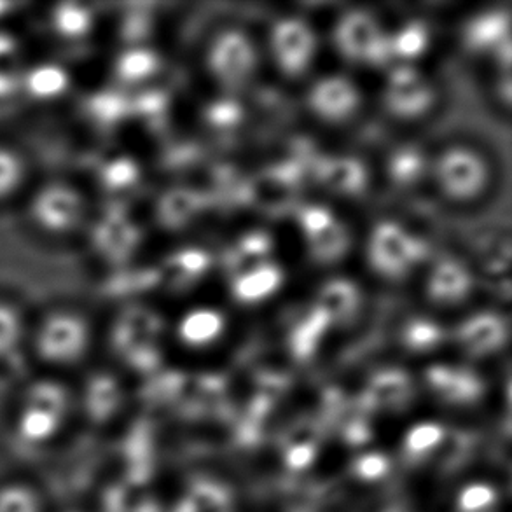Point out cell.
<instances>
[{
  "label": "cell",
  "instance_id": "1",
  "mask_svg": "<svg viewBox=\"0 0 512 512\" xmlns=\"http://www.w3.org/2000/svg\"><path fill=\"white\" fill-rule=\"evenodd\" d=\"M27 221L37 235L67 240L83 233L91 221L90 198L72 180H42L28 196Z\"/></svg>",
  "mask_w": 512,
  "mask_h": 512
},
{
  "label": "cell",
  "instance_id": "2",
  "mask_svg": "<svg viewBox=\"0 0 512 512\" xmlns=\"http://www.w3.org/2000/svg\"><path fill=\"white\" fill-rule=\"evenodd\" d=\"M30 343L39 359L55 366H72L90 352L93 327L76 308H53L30 326Z\"/></svg>",
  "mask_w": 512,
  "mask_h": 512
},
{
  "label": "cell",
  "instance_id": "3",
  "mask_svg": "<svg viewBox=\"0 0 512 512\" xmlns=\"http://www.w3.org/2000/svg\"><path fill=\"white\" fill-rule=\"evenodd\" d=\"M369 263L385 278H402L425 256V245L401 224L380 222L369 238Z\"/></svg>",
  "mask_w": 512,
  "mask_h": 512
},
{
  "label": "cell",
  "instance_id": "4",
  "mask_svg": "<svg viewBox=\"0 0 512 512\" xmlns=\"http://www.w3.org/2000/svg\"><path fill=\"white\" fill-rule=\"evenodd\" d=\"M434 175L437 186L450 200L469 201L485 189L490 172L481 154L455 146L437 158Z\"/></svg>",
  "mask_w": 512,
  "mask_h": 512
},
{
  "label": "cell",
  "instance_id": "5",
  "mask_svg": "<svg viewBox=\"0 0 512 512\" xmlns=\"http://www.w3.org/2000/svg\"><path fill=\"white\" fill-rule=\"evenodd\" d=\"M334 41L346 60L381 65L390 55V44L371 14L352 11L336 25Z\"/></svg>",
  "mask_w": 512,
  "mask_h": 512
},
{
  "label": "cell",
  "instance_id": "6",
  "mask_svg": "<svg viewBox=\"0 0 512 512\" xmlns=\"http://www.w3.org/2000/svg\"><path fill=\"white\" fill-rule=\"evenodd\" d=\"M208 69L224 86H242L257 69L254 42L242 30H224L208 49Z\"/></svg>",
  "mask_w": 512,
  "mask_h": 512
},
{
  "label": "cell",
  "instance_id": "7",
  "mask_svg": "<svg viewBox=\"0 0 512 512\" xmlns=\"http://www.w3.org/2000/svg\"><path fill=\"white\" fill-rule=\"evenodd\" d=\"M298 221L310 254L317 263H338L346 256L350 249V235L345 224L331 210L308 205L299 210Z\"/></svg>",
  "mask_w": 512,
  "mask_h": 512
},
{
  "label": "cell",
  "instance_id": "8",
  "mask_svg": "<svg viewBox=\"0 0 512 512\" xmlns=\"http://www.w3.org/2000/svg\"><path fill=\"white\" fill-rule=\"evenodd\" d=\"M161 319L146 306H130L112 327V341L118 352L135 360H149L161 334Z\"/></svg>",
  "mask_w": 512,
  "mask_h": 512
},
{
  "label": "cell",
  "instance_id": "9",
  "mask_svg": "<svg viewBox=\"0 0 512 512\" xmlns=\"http://www.w3.org/2000/svg\"><path fill=\"white\" fill-rule=\"evenodd\" d=\"M271 49L282 72L298 77L312 65L317 39L305 21L287 18L273 27Z\"/></svg>",
  "mask_w": 512,
  "mask_h": 512
},
{
  "label": "cell",
  "instance_id": "10",
  "mask_svg": "<svg viewBox=\"0 0 512 512\" xmlns=\"http://www.w3.org/2000/svg\"><path fill=\"white\" fill-rule=\"evenodd\" d=\"M84 231L90 235V247L109 261H126L137 249L140 233L123 210L109 208L98 221L88 222Z\"/></svg>",
  "mask_w": 512,
  "mask_h": 512
},
{
  "label": "cell",
  "instance_id": "11",
  "mask_svg": "<svg viewBox=\"0 0 512 512\" xmlns=\"http://www.w3.org/2000/svg\"><path fill=\"white\" fill-rule=\"evenodd\" d=\"M434 104V90L429 81L413 67L402 65L392 70L385 90L388 111L401 119L423 116Z\"/></svg>",
  "mask_w": 512,
  "mask_h": 512
},
{
  "label": "cell",
  "instance_id": "12",
  "mask_svg": "<svg viewBox=\"0 0 512 512\" xmlns=\"http://www.w3.org/2000/svg\"><path fill=\"white\" fill-rule=\"evenodd\" d=\"M74 90V76L65 63L58 60H41L27 63L21 83V98L30 104H62Z\"/></svg>",
  "mask_w": 512,
  "mask_h": 512
},
{
  "label": "cell",
  "instance_id": "13",
  "mask_svg": "<svg viewBox=\"0 0 512 512\" xmlns=\"http://www.w3.org/2000/svg\"><path fill=\"white\" fill-rule=\"evenodd\" d=\"M308 104L320 119L341 123L352 118L359 109L360 93L346 77H324L313 84L308 93Z\"/></svg>",
  "mask_w": 512,
  "mask_h": 512
},
{
  "label": "cell",
  "instance_id": "14",
  "mask_svg": "<svg viewBox=\"0 0 512 512\" xmlns=\"http://www.w3.org/2000/svg\"><path fill=\"white\" fill-rule=\"evenodd\" d=\"M95 13L84 4H58L46 14V28L56 44L77 48L90 41L95 30Z\"/></svg>",
  "mask_w": 512,
  "mask_h": 512
},
{
  "label": "cell",
  "instance_id": "15",
  "mask_svg": "<svg viewBox=\"0 0 512 512\" xmlns=\"http://www.w3.org/2000/svg\"><path fill=\"white\" fill-rule=\"evenodd\" d=\"M471 271L457 259H441L430 271L427 292L437 305L450 306L462 303L472 291Z\"/></svg>",
  "mask_w": 512,
  "mask_h": 512
},
{
  "label": "cell",
  "instance_id": "16",
  "mask_svg": "<svg viewBox=\"0 0 512 512\" xmlns=\"http://www.w3.org/2000/svg\"><path fill=\"white\" fill-rule=\"evenodd\" d=\"M465 44L472 51H497L506 65H509V16L500 11H493L474 18L469 27L465 28Z\"/></svg>",
  "mask_w": 512,
  "mask_h": 512
},
{
  "label": "cell",
  "instance_id": "17",
  "mask_svg": "<svg viewBox=\"0 0 512 512\" xmlns=\"http://www.w3.org/2000/svg\"><path fill=\"white\" fill-rule=\"evenodd\" d=\"M317 180L331 193L359 196L366 191L367 170L352 156H334L319 161Z\"/></svg>",
  "mask_w": 512,
  "mask_h": 512
},
{
  "label": "cell",
  "instance_id": "18",
  "mask_svg": "<svg viewBox=\"0 0 512 512\" xmlns=\"http://www.w3.org/2000/svg\"><path fill=\"white\" fill-rule=\"evenodd\" d=\"M458 341L472 355L497 352L507 340L506 322L495 313H478L458 327Z\"/></svg>",
  "mask_w": 512,
  "mask_h": 512
},
{
  "label": "cell",
  "instance_id": "19",
  "mask_svg": "<svg viewBox=\"0 0 512 512\" xmlns=\"http://www.w3.org/2000/svg\"><path fill=\"white\" fill-rule=\"evenodd\" d=\"M315 306L331 324H348L359 313V287L348 278H333L320 289Z\"/></svg>",
  "mask_w": 512,
  "mask_h": 512
},
{
  "label": "cell",
  "instance_id": "20",
  "mask_svg": "<svg viewBox=\"0 0 512 512\" xmlns=\"http://www.w3.org/2000/svg\"><path fill=\"white\" fill-rule=\"evenodd\" d=\"M284 282V273L277 264L266 261L233 278V294L240 303L254 305L270 298Z\"/></svg>",
  "mask_w": 512,
  "mask_h": 512
},
{
  "label": "cell",
  "instance_id": "21",
  "mask_svg": "<svg viewBox=\"0 0 512 512\" xmlns=\"http://www.w3.org/2000/svg\"><path fill=\"white\" fill-rule=\"evenodd\" d=\"M130 112L132 104L118 90L97 91L84 98V119L98 132H111L112 128H116Z\"/></svg>",
  "mask_w": 512,
  "mask_h": 512
},
{
  "label": "cell",
  "instance_id": "22",
  "mask_svg": "<svg viewBox=\"0 0 512 512\" xmlns=\"http://www.w3.org/2000/svg\"><path fill=\"white\" fill-rule=\"evenodd\" d=\"M205 207L203 194L189 187H173L161 196L156 205V217L168 229L184 228Z\"/></svg>",
  "mask_w": 512,
  "mask_h": 512
},
{
  "label": "cell",
  "instance_id": "23",
  "mask_svg": "<svg viewBox=\"0 0 512 512\" xmlns=\"http://www.w3.org/2000/svg\"><path fill=\"white\" fill-rule=\"evenodd\" d=\"M158 70L160 58L153 49L132 46L116 56L112 63V79L119 88H128L146 83Z\"/></svg>",
  "mask_w": 512,
  "mask_h": 512
},
{
  "label": "cell",
  "instance_id": "24",
  "mask_svg": "<svg viewBox=\"0 0 512 512\" xmlns=\"http://www.w3.org/2000/svg\"><path fill=\"white\" fill-rule=\"evenodd\" d=\"M296 182L289 173L278 168L273 172L264 173L250 186V198L261 208L282 210L294 198Z\"/></svg>",
  "mask_w": 512,
  "mask_h": 512
},
{
  "label": "cell",
  "instance_id": "25",
  "mask_svg": "<svg viewBox=\"0 0 512 512\" xmlns=\"http://www.w3.org/2000/svg\"><path fill=\"white\" fill-rule=\"evenodd\" d=\"M427 376L437 394L443 395L448 401H472L481 390L476 376L455 367H432Z\"/></svg>",
  "mask_w": 512,
  "mask_h": 512
},
{
  "label": "cell",
  "instance_id": "26",
  "mask_svg": "<svg viewBox=\"0 0 512 512\" xmlns=\"http://www.w3.org/2000/svg\"><path fill=\"white\" fill-rule=\"evenodd\" d=\"M224 326L222 313L212 308H196L180 320V340L191 346L210 345L221 336Z\"/></svg>",
  "mask_w": 512,
  "mask_h": 512
},
{
  "label": "cell",
  "instance_id": "27",
  "mask_svg": "<svg viewBox=\"0 0 512 512\" xmlns=\"http://www.w3.org/2000/svg\"><path fill=\"white\" fill-rule=\"evenodd\" d=\"M140 170L128 156H116L97 168V186L107 196L126 193L139 182Z\"/></svg>",
  "mask_w": 512,
  "mask_h": 512
},
{
  "label": "cell",
  "instance_id": "28",
  "mask_svg": "<svg viewBox=\"0 0 512 512\" xmlns=\"http://www.w3.org/2000/svg\"><path fill=\"white\" fill-rule=\"evenodd\" d=\"M30 326L20 306L0 298V360L11 357L28 340Z\"/></svg>",
  "mask_w": 512,
  "mask_h": 512
},
{
  "label": "cell",
  "instance_id": "29",
  "mask_svg": "<svg viewBox=\"0 0 512 512\" xmlns=\"http://www.w3.org/2000/svg\"><path fill=\"white\" fill-rule=\"evenodd\" d=\"M28 182L25 156L14 147L0 144V205L14 200Z\"/></svg>",
  "mask_w": 512,
  "mask_h": 512
},
{
  "label": "cell",
  "instance_id": "30",
  "mask_svg": "<svg viewBox=\"0 0 512 512\" xmlns=\"http://www.w3.org/2000/svg\"><path fill=\"white\" fill-rule=\"evenodd\" d=\"M329 326H331V322L326 315L320 312L317 306H313L312 310L306 313L296 326L292 327L289 345H291L294 355L299 359L310 357L317 350L319 341L322 340V336L326 334Z\"/></svg>",
  "mask_w": 512,
  "mask_h": 512
},
{
  "label": "cell",
  "instance_id": "31",
  "mask_svg": "<svg viewBox=\"0 0 512 512\" xmlns=\"http://www.w3.org/2000/svg\"><path fill=\"white\" fill-rule=\"evenodd\" d=\"M210 266L212 259L205 250L182 249L167 261L168 278L177 287H187L203 278Z\"/></svg>",
  "mask_w": 512,
  "mask_h": 512
},
{
  "label": "cell",
  "instance_id": "32",
  "mask_svg": "<svg viewBox=\"0 0 512 512\" xmlns=\"http://www.w3.org/2000/svg\"><path fill=\"white\" fill-rule=\"evenodd\" d=\"M369 395L378 406H401L411 395V381L399 369H387L374 376L369 387Z\"/></svg>",
  "mask_w": 512,
  "mask_h": 512
},
{
  "label": "cell",
  "instance_id": "33",
  "mask_svg": "<svg viewBox=\"0 0 512 512\" xmlns=\"http://www.w3.org/2000/svg\"><path fill=\"white\" fill-rule=\"evenodd\" d=\"M270 252V238L263 233H250L243 236L236 245L235 252H231L229 264L235 268V277L243 271L254 268L257 264L266 263V256Z\"/></svg>",
  "mask_w": 512,
  "mask_h": 512
},
{
  "label": "cell",
  "instance_id": "34",
  "mask_svg": "<svg viewBox=\"0 0 512 512\" xmlns=\"http://www.w3.org/2000/svg\"><path fill=\"white\" fill-rule=\"evenodd\" d=\"M388 44H390V55L402 60H411L422 55L427 49L429 30L420 21H411L408 25H404L392 39H388Z\"/></svg>",
  "mask_w": 512,
  "mask_h": 512
},
{
  "label": "cell",
  "instance_id": "35",
  "mask_svg": "<svg viewBox=\"0 0 512 512\" xmlns=\"http://www.w3.org/2000/svg\"><path fill=\"white\" fill-rule=\"evenodd\" d=\"M425 173V158L413 147L401 149L390 160V175L399 186H413Z\"/></svg>",
  "mask_w": 512,
  "mask_h": 512
},
{
  "label": "cell",
  "instance_id": "36",
  "mask_svg": "<svg viewBox=\"0 0 512 512\" xmlns=\"http://www.w3.org/2000/svg\"><path fill=\"white\" fill-rule=\"evenodd\" d=\"M441 338H443V331L432 320H413L404 333V341L413 352L429 350L432 346L437 345Z\"/></svg>",
  "mask_w": 512,
  "mask_h": 512
},
{
  "label": "cell",
  "instance_id": "37",
  "mask_svg": "<svg viewBox=\"0 0 512 512\" xmlns=\"http://www.w3.org/2000/svg\"><path fill=\"white\" fill-rule=\"evenodd\" d=\"M27 63H0V105L21 98V83Z\"/></svg>",
  "mask_w": 512,
  "mask_h": 512
},
{
  "label": "cell",
  "instance_id": "38",
  "mask_svg": "<svg viewBox=\"0 0 512 512\" xmlns=\"http://www.w3.org/2000/svg\"><path fill=\"white\" fill-rule=\"evenodd\" d=\"M25 51L20 37L7 30L0 28V63H25Z\"/></svg>",
  "mask_w": 512,
  "mask_h": 512
}]
</instances>
